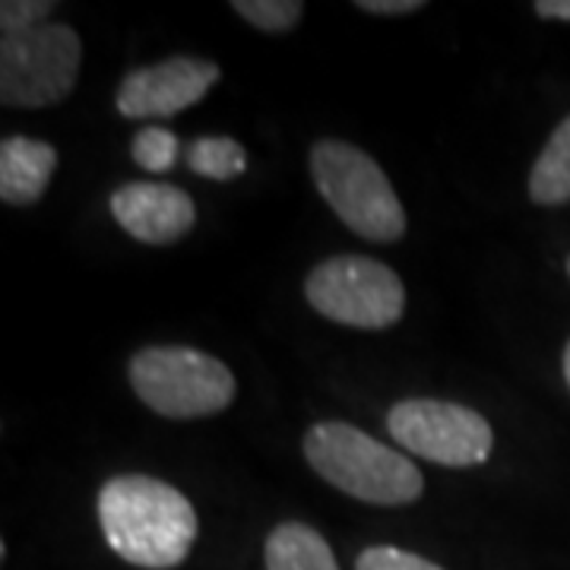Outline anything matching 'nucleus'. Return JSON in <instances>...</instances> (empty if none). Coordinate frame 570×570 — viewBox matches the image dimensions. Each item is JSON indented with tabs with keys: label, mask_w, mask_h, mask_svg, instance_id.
<instances>
[{
	"label": "nucleus",
	"mask_w": 570,
	"mask_h": 570,
	"mask_svg": "<svg viewBox=\"0 0 570 570\" xmlns=\"http://www.w3.org/2000/svg\"><path fill=\"white\" fill-rule=\"evenodd\" d=\"M99 527L108 549L142 570H171L197 542V510L163 479L127 472L99 491Z\"/></svg>",
	"instance_id": "nucleus-1"
},
{
	"label": "nucleus",
	"mask_w": 570,
	"mask_h": 570,
	"mask_svg": "<svg viewBox=\"0 0 570 570\" xmlns=\"http://www.w3.org/2000/svg\"><path fill=\"white\" fill-rule=\"evenodd\" d=\"M302 448L324 482L374 508H406L425 491L422 469L348 422H317Z\"/></svg>",
	"instance_id": "nucleus-2"
},
{
	"label": "nucleus",
	"mask_w": 570,
	"mask_h": 570,
	"mask_svg": "<svg viewBox=\"0 0 570 570\" xmlns=\"http://www.w3.org/2000/svg\"><path fill=\"white\" fill-rule=\"evenodd\" d=\"M307 163L317 194L358 238L393 245L406 235V209L365 149L346 140H321L311 146Z\"/></svg>",
	"instance_id": "nucleus-3"
},
{
	"label": "nucleus",
	"mask_w": 570,
	"mask_h": 570,
	"mask_svg": "<svg viewBox=\"0 0 570 570\" xmlns=\"http://www.w3.org/2000/svg\"><path fill=\"white\" fill-rule=\"evenodd\" d=\"M130 387L165 419H206L232 406L238 384L225 362L190 346H146L130 358Z\"/></svg>",
	"instance_id": "nucleus-4"
},
{
	"label": "nucleus",
	"mask_w": 570,
	"mask_h": 570,
	"mask_svg": "<svg viewBox=\"0 0 570 570\" xmlns=\"http://www.w3.org/2000/svg\"><path fill=\"white\" fill-rule=\"evenodd\" d=\"M305 298L333 324L387 330L406 311V285L374 257L340 254L307 273Z\"/></svg>",
	"instance_id": "nucleus-5"
},
{
	"label": "nucleus",
	"mask_w": 570,
	"mask_h": 570,
	"mask_svg": "<svg viewBox=\"0 0 570 570\" xmlns=\"http://www.w3.org/2000/svg\"><path fill=\"white\" fill-rule=\"evenodd\" d=\"M82 41L63 22L0 41V102L7 108H48L63 102L80 80Z\"/></svg>",
	"instance_id": "nucleus-6"
},
{
	"label": "nucleus",
	"mask_w": 570,
	"mask_h": 570,
	"mask_svg": "<svg viewBox=\"0 0 570 570\" xmlns=\"http://www.w3.org/2000/svg\"><path fill=\"white\" fill-rule=\"evenodd\" d=\"M387 428L409 453L448 469L479 466L494 448L489 419L448 400H403L390 409Z\"/></svg>",
	"instance_id": "nucleus-7"
},
{
	"label": "nucleus",
	"mask_w": 570,
	"mask_h": 570,
	"mask_svg": "<svg viewBox=\"0 0 570 570\" xmlns=\"http://www.w3.org/2000/svg\"><path fill=\"white\" fill-rule=\"evenodd\" d=\"M223 80L216 61L206 58H168L153 67L130 70L118 86L115 105L127 121L171 118L197 105L206 92Z\"/></svg>",
	"instance_id": "nucleus-8"
},
{
	"label": "nucleus",
	"mask_w": 570,
	"mask_h": 570,
	"mask_svg": "<svg viewBox=\"0 0 570 570\" xmlns=\"http://www.w3.org/2000/svg\"><path fill=\"white\" fill-rule=\"evenodd\" d=\"M111 216L140 245L168 247L190 235L197 225V206L175 184L130 181L111 194Z\"/></svg>",
	"instance_id": "nucleus-9"
},
{
	"label": "nucleus",
	"mask_w": 570,
	"mask_h": 570,
	"mask_svg": "<svg viewBox=\"0 0 570 570\" xmlns=\"http://www.w3.org/2000/svg\"><path fill=\"white\" fill-rule=\"evenodd\" d=\"M58 168V149L45 140L7 137L0 142V200L10 206L39 204Z\"/></svg>",
	"instance_id": "nucleus-10"
},
{
	"label": "nucleus",
	"mask_w": 570,
	"mask_h": 570,
	"mask_svg": "<svg viewBox=\"0 0 570 570\" xmlns=\"http://www.w3.org/2000/svg\"><path fill=\"white\" fill-rule=\"evenodd\" d=\"M264 561L266 570H340L330 542L298 520H285L266 535Z\"/></svg>",
	"instance_id": "nucleus-11"
},
{
	"label": "nucleus",
	"mask_w": 570,
	"mask_h": 570,
	"mask_svg": "<svg viewBox=\"0 0 570 570\" xmlns=\"http://www.w3.org/2000/svg\"><path fill=\"white\" fill-rule=\"evenodd\" d=\"M530 197L539 206L570 204V115L539 153L530 171Z\"/></svg>",
	"instance_id": "nucleus-12"
},
{
	"label": "nucleus",
	"mask_w": 570,
	"mask_h": 570,
	"mask_svg": "<svg viewBox=\"0 0 570 570\" xmlns=\"http://www.w3.org/2000/svg\"><path fill=\"white\" fill-rule=\"evenodd\" d=\"M184 159L194 175L209 181H232L247 168L245 146L232 137H200L184 149Z\"/></svg>",
	"instance_id": "nucleus-13"
},
{
	"label": "nucleus",
	"mask_w": 570,
	"mask_h": 570,
	"mask_svg": "<svg viewBox=\"0 0 570 570\" xmlns=\"http://www.w3.org/2000/svg\"><path fill=\"white\" fill-rule=\"evenodd\" d=\"M232 10L250 22L254 29L269 32V36H285L292 32L302 17H305V3L302 0H235Z\"/></svg>",
	"instance_id": "nucleus-14"
},
{
	"label": "nucleus",
	"mask_w": 570,
	"mask_h": 570,
	"mask_svg": "<svg viewBox=\"0 0 570 570\" xmlns=\"http://www.w3.org/2000/svg\"><path fill=\"white\" fill-rule=\"evenodd\" d=\"M130 156L134 163L140 165L142 171H153V175H165L171 171L178 156H181V140L165 130V127H142L140 134L130 142Z\"/></svg>",
	"instance_id": "nucleus-15"
},
{
	"label": "nucleus",
	"mask_w": 570,
	"mask_h": 570,
	"mask_svg": "<svg viewBox=\"0 0 570 570\" xmlns=\"http://www.w3.org/2000/svg\"><path fill=\"white\" fill-rule=\"evenodd\" d=\"M58 10V3L51 0H7L0 7V29H3V39H17L26 32H36L41 29L48 17Z\"/></svg>",
	"instance_id": "nucleus-16"
},
{
	"label": "nucleus",
	"mask_w": 570,
	"mask_h": 570,
	"mask_svg": "<svg viewBox=\"0 0 570 570\" xmlns=\"http://www.w3.org/2000/svg\"><path fill=\"white\" fill-rule=\"evenodd\" d=\"M355 570H444L438 568L434 561H428L422 554L396 546H371L358 554Z\"/></svg>",
	"instance_id": "nucleus-17"
},
{
	"label": "nucleus",
	"mask_w": 570,
	"mask_h": 570,
	"mask_svg": "<svg viewBox=\"0 0 570 570\" xmlns=\"http://www.w3.org/2000/svg\"><path fill=\"white\" fill-rule=\"evenodd\" d=\"M355 7L365 13H374V17H406V13L422 10L425 3L422 0H358Z\"/></svg>",
	"instance_id": "nucleus-18"
},
{
	"label": "nucleus",
	"mask_w": 570,
	"mask_h": 570,
	"mask_svg": "<svg viewBox=\"0 0 570 570\" xmlns=\"http://www.w3.org/2000/svg\"><path fill=\"white\" fill-rule=\"evenodd\" d=\"M532 10L542 20H570V0H539Z\"/></svg>",
	"instance_id": "nucleus-19"
},
{
	"label": "nucleus",
	"mask_w": 570,
	"mask_h": 570,
	"mask_svg": "<svg viewBox=\"0 0 570 570\" xmlns=\"http://www.w3.org/2000/svg\"><path fill=\"white\" fill-rule=\"evenodd\" d=\"M564 381H568V387H570V343L564 346Z\"/></svg>",
	"instance_id": "nucleus-20"
},
{
	"label": "nucleus",
	"mask_w": 570,
	"mask_h": 570,
	"mask_svg": "<svg viewBox=\"0 0 570 570\" xmlns=\"http://www.w3.org/2000/svg\"><path fill=\"white\" fill-rule=\"evenodd\" d=\"M568 273H570V261H568Z\"/></svg>",
	"instance_id": "nucleus-21"
}]
</instances>
